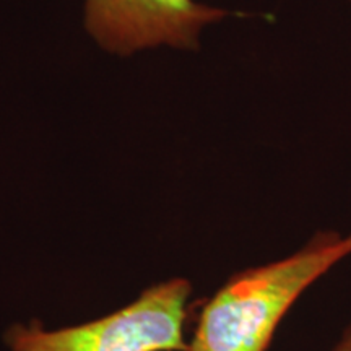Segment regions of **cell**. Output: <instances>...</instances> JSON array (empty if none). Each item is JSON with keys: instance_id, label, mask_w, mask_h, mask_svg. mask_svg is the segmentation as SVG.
Segmentation results:
<instances>
[{"instance_id": "5b68a950", "label": "cell", "mask_w": 351, "mask_h": 351, "mask_svg": "<svg viewBox=\"0 0 351 351\" xmlns=\"http://www.w3.org/2000/svg\"><path fill=\"white\" fill-rule=\"evenodd\" d=\"M348 2H350V3H351V0H348Z\"/></svg>"}, {"instance_id": "3957f363", "label": "cell", "mask_w": 351, "mask_h": 351, "mask_svg": "<svg viewBox=\"0 0 351 351\" xmlns=\"http://www.w3.org/2000/svg\"><path fill=\"white\" fill-rule=\"evenodd\" d=\"M230 15L195 0H85L88 34L101 49L121 57L163 46L197 51L202 32Z\"/></svg>"}, {"instance_id": "6da1fadb", "label": "cell", "mask_w": 351, "mask_h": 351, "mask_svg": "<svg viewBox=\"0 0 351 351\" xmlns=\"http://www.w3.org/2000/svg\"><path fill=\"white\" fill-rule=\"evenodd\" d=\"M350 256L351 230H320L288 256L234 271L205 302L187 351H267L295 302Z\"/></svg>"}, {"instance_id": "277c9868", "label": "cell", "mask_w": 351, "mask_h": 351, "mask_svg": "<svg viewBox=\"0 0 351 351\" xmlns=\"http://www.w3.org/2000/svg\"><path fill=\"white\" fill-rule=\"evenodd\" d=\"M330 351H351V314L348 322L341 330L339 340L335 341V345L332 346Z\"/></svg>"}, {"instance_id": "7a4b0ae2", "label": "cell", "mask_w": 351, "mask_h": 351, "mask_svg": "<svg viewBox=\"0 0 351 351\" xmlns=\"http://www.w3.org/2000/svg\"><path fill=\"white\" fill-rule=\"evenodd\" d=\"M192 285L171 278L147 288L132 304L85 326L46 332L15 326L12 351H187L184 322Z\"/></svg>"}]
</instances>
